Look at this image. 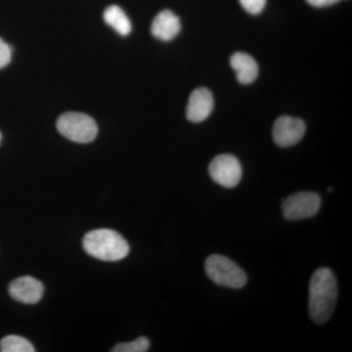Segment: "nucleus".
<instances>
[{"mask_svg": "<svg viewBox=\"0 0 352 352\" xmlns=\"http://www.w3.org/2000/svg\"><path fill=\"white\" fill-rule=\"evenodd\" d=\"M338 283L332 270L319 268L312 275L309 285V314L317 324L327 322L335 310Z\"/></svg>", "mask_w": 352, "mask_h": 352, "instance_id": "nucleus-1", "label": "nucleus"}, {"mask_svg": "<svg viewBox=\"0 0 352 352\" xmlns=\"http://www.w3.org/2000/svg\"><path fill=\"white\" fill-rule=\"evenodd\" d=\"M89 256L104 261H122L129 252V245L120 234L111 229L90 231L82 241Z\"/></svg>", "mask_w": 352, "mask_h": 352, "instance_id": "nucleus-2", "label": "nucleus"}, {"mask_svg": "<svg viewBox=\"0 0 352 352\" xmlns=\"http://www.w3.org/2000/svg\"><path fill=\"white\" fill-rule=\"evenodd\" d=\"M205 267L210 279L220 286L240 289L247 284L244 270L226 256L212 254L206 261Z\"/></svg>", "mask_w": 352, "mask_h": 352, "instance_id": "nucleus-3", "label": "nucleus"}, {"mask_svg": "<svg viewBox=\"0 0 352 352\" xmlns=\"http://www.w3.org/2000/svg\"><path fill=\"white\" fill-rule=\"evenodd\" d=\"M57 129L64 138L83 144L92 142L98 133L95 120L82 113H63L57 120Z\"/></svg>", "mask_w": 352, "mask_h": 352, "instance_id": "nucleus-4", "label": "nucleus"}, {"mask_svg": "<svg viewBox=\"0 0 352 352\" xmlns=\"http://www.w3.org/2000/svg\"><path fill=\"white\" fill-rule=\"evenodd\" d=\"M321 198L314 192H298L283 201L285 219L300 220L314 217L319 212Z\"/></svg>", "mask_w": 352, "mask_h": 352, "instance_id": "nucleus-5", "label": "nucleus"}, {"mask_svg": "<svg viewBox=\"0 0 352 352\" xmlns=\"http://www.w3.org/2000/svg\"><path fill=\"white\" fill-rule=\"evenodd\" d=\"M208 173L217 184L226 188H234L242 178V166L239 160L232 155H219L212 160L208 166Z\"/></svg>", "mask_w": 352, "mask_h": 352, "instance_id": "nucleus-6", "label": "nucleus"}, {"mask_svg": "<svg viewBox=\"0 0 352 352\" xmlns=\"http://www.w3.org/2000/svg\"><path fill=\"white\" fill-rule=\"evenodd\" d=\"M307 126L302 120L298 118H278L273 126V139L280 147H289L298 144L305 136Z\"/></svg>", "mask_w": 352, "mask_h": 352, "instance_id": "nucleus-7", "label": "nucleus"}, {"mask_svg": "<svg viewBox=\"0 0 352 352\" xmlns=\"http://www.w3.org/2000/svg\"><path fill=\"white\" fill-rule=\"evenodd\" d=\"M214 107V96L208 88H197L189 97L186 109L187 119L192 122L207 120Z\"/></svg>", "mask_w": 352, "mask_h": 352, "instance_id": "nucleus-8", "label": "nucleus"}, {"mask_svg": "<svg viewBox=\"0 0 352 352\" xmlns=\"http://www.w3.org/2000/svg\"><path fill=\"white\" fill-rule=\"evenodd\" d=\"M43 292V283L31 276L17 278L9 285V294L14 300L27 305L38 302Z\"/></svg>", "mask_w": 352, "mask_h": 352, "instance_id": "nucleus-9", "label": "nucleus"}, {"mask_svg": "<svg viewBox=\"0 0 352 352\" xmlns=\"http://www.w3.org/2000/svg\"><path fill=\"white\" fill-rule=\"evenodd\" d=\"M180 31L182 23L179 18L168 9L157 14L151 25L153 36L163 41H173Z\"/></svg>", "mask_w": 352, "mask_h": 352, "instance_id": "nucleus-10", "label": "nucleus"}, {"mask_svg": "<svg viewBox=\"0 0 352 352\" xmlns=\"http://www.w3.org/2000/svg\"><path fill=\"white\" fill-rule=\"evenodd\" d=\"M230 65L236 73L238 82L250 85L258 78V66L256 60L244 52H237L230 58Z\"/></svg>", "mask_w": 352, "mask_h": 352, "instance_id": "nucleus-11", "label": "nucleus"}, {"mask_svg": "<svg viewBox=\"0 0 352 352\" xmlns=\"http://www.w3.org/2000/svg\"><path fill=\"white\" fill-rule=\"evenodd\" d=\"M106 24L112 27L120 36L131 34V23L124 11L119 6H112L106 9L103 14Z\"/></svg>", "mask_w": 352, "mask_h": 352, "instance_id": "nucleus-12", "label": "nucleus"}, {"mask_svg": "<svg viewBox=\"0 0 352 352\" xmlns=\"http://www.w3.org/2000/svg\"><path fill=\"white\" fill-rule=\"evenodd\" d=\"M0 351L2 352H34L36 349L25 338L10 335L3 338L0 342Z\"/></svg>", "mask_w": 352, "mask_h": 352, "instance_id": "nucleus-13", "label": "nucleus"}, {"mask_svg": "<svg viewBox=\"0 0 352 352\" xmlns=\"http://www.w3.org/2000/svg\"><path fill=\"white\" fill-rule=\"evenodd\" d=\"M150 340L140 337L131 342H122L113 347V352H146L149 351Z\"/></svg>", "mask_w": 352, "mask_h": 352, "instance_id": "nucleus-14", "label": "nucleus"}, {"mask_svg": "<svg viewBox=\"0 0 352 352\" xmlns=\"http://www.w3.org/2000/svg\"><path fill=\"white\" fill-rule=\"evenodd\" d=\"M241 6L252 15H258L265 7L266 0H239Z\"/></svg>", "mask_w": 352, "mask_h": 352, "instance_id": "nucleus-15", "label": "nucleus"}, {"mask_svg": "<svg viewBox=\"0 0 352 352\" xmlns=\"http://www.w3.org/2000/svg\"><path fill=\"white\" fill-rule=\"evenodd\" d=\"M12 58V50L10 46L0 38V69L4 68L10 63Z\"/></svg>", "mask_w": 352, "mask_h": 352, "instance_id": "nucleus-16", "label": "nucleus"}, {"mask_svg": "<svg viewBox=\"0 0 352 352\" xmlns=\"http://www.w3.org/2000/svg\"><path fill=\"white\" fill-rule=\"evenodd\" d=\"M340 0H307L308 4L314 7H326L338 3Z\"/></svg>", "mask_w": 352, "mask_h": 352, "instance_id": "nucleus-17", "label": "nucleus"}, {"mask_svg": "<svg viewBox=\"0 0 352 352\" xmlns=\"http://www.w3.org/2000/svg\"><path fill=\"white\" fill-rule=\"evenodd\" d=\"M0 140H1V134H0Z\"/></svg>", "mask_w": 352, "mask_h": 352, "instance_id": "nucleus-18", "label": "nucleus"}]
</instances>
